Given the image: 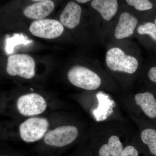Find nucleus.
Segmentation results:
<instances>
[{
  "mask_svg": "<svg viewBox=\"0 0 156 156\" xmlns=\"http://www.w3.org/2000/svg\"><path fill=\"white\" fill-rule=\"evenodd\" d=\"M154 22H155V24H156V17L155 19Z\"/></svg>",
  "mask_w": 156,
  "mask_h": 156,
  "instance_id": "nucleus-21",
  "label": "nucleus"
},
{
  "mask_svg": "<svg viewBox=\"0 0 156 156\" xmlns=\"http://www.w3.org/2000/svg\"><path fill=\"white\" fill-rule=\"evenodd\" d=\"M137 32L140 34L148 35L156 41V24L151 22H147L140 26L137 28Z\"/></svg>",
  "mask_w": 156,
  "mask_h": 156,
  "instance_id": "nucleus-16",
  "label": "nucleus"
},
{
  "mask_svg": "<svg viewBox=\"0 0 156 156\" xmlns=\"http://www.w3.org/2000/svg\"><path fill=\"white\" fill-rule=\"evenodd\" d=\"M35 62L26 54H15L9 56L7 72L10 75L18 76L26 79H32L35 75Z\"/></svg>",
  "mask_w": 156,
  "mask_h": 156,
  "instance_id": "nucleus-3",
  "label": "nucleus"
},
{
  "mask_svg": "<svg viewBox=\"0 0 156 156\" xmlns=\"http://www.w3.org/2000/svg\"><path fill=\"white\" fill-rule=\"evenodd\" d=\"M105 61L108 67L113 71L133 74L138 66V61L135 57L126 55L119 48L109 49L107 52Z\"/></svg>",
  "mask_w": 156,
  "mask_h": 156,
  "instance_id": "nucleus-1",
  "label": "nucleus"
},
{
  "mask_svg": "<svg viewBox=\"0 0 156 156\" xmlns=\"http://www.w3.org/2000/svg\"><path fill=\"white\" fill-rule=\"evenodd\" d=\"M67 77L73 85L86 90H95L101 84V79L97 74L81 66L72 67L68 73Z\"/></svg>",
  "mask_w": 156,
  "mask_h": 156,
  "instance_id": "nucleus-2",
  "label": "nucleus"
},
{
  "mask_svg": "<svg viewBox=\"0 0 156 156\" xmlns=\"http://www.w3.org/2000/svg\"><path fill=\"white\" fill-rule=\"evenodd\" d=\"M76 1L79 3H85L89 2V1H91V0H76Z\"/></svg>",
  "mask_w": 156,
  "mask_h": 156,
  "instance_id": "nucleus-19",
  "label": "nucleus"
},
{
  "mask_svg": "<svg viewBox=\"0 0 156 156\" xmlns=\"http://www.w3.org/2000/svg\"><path fill=\"white\" fill-rule=\"evenodd\" d=\"M138 20L128 12L120 15L119 22L115 30V36L117 39L126 38L134 33Z\"/></svg>",
  "mask_w": 156,
  "mask_h": 156,
  "instance_id": "nucleus-10",
  "label": "nucleus"
},
{
  "mask_svg": "<svg viewBox=\"0 0 156 156\" xmlns=\"http://www.w3.org/2000/svg\"><path fill=\"white\" fill-rule=\"evenodd\" d=\"M47 106L44 98L36 93L23 95L18 98L17 102L18 112L25 116H33L43 113Z\"/></svg>",
  "mask_w": 156,
  "mask_h": 156,
  "instance_id": "nucleus-5",
  "label": "nucleus"
},
{
  "mask_svg": "<svg viewBox=\"0 0 156 156\" xmlns=\"http://www.w3.org/2000/svg\"><path fill=\"white\" fill-rule=\"evenodd\" d=\"M29 30L35 36L52 39L60 36L63 33L64 27L61 23L56 20L43 19L32 23Z\"/></svg>",
  "mask_w": 156,
  "mask_h": 156,
  "instance_id": "nucleus-7",
  "label": "nucleus"
},
{
  "mask_svg": "<svg viewBox=\"0 0 156 156\" xmlns=\"http://www.w3.org/2000/svg\"><path fill=\"white\" fill-rule=\"evenodd\" d=\"M121 156H138V152L134 147L128 146L123 150Z\"/></svg>",
  "mask_w": 156,
  "mask_h": 156,
  "instance_id": "nucleus-18",
  "label": "nucleus"
},
{
  "mask_svg": "<svg viewBox=\"0 0 156 156\" xmlns=\"http://www.w3.org/2000/svg\"><path fill=\"white\" fill-rule=\"evenodd\" d=\"M154 83H156V79L155 80Z\"/></svg>",
  "mask_w": 156,
  "mask_h": 156,
  "instance_id": "nucleus-22",
  "label": "nucleus"
},
{
  "mask_svg": "<svg viewBox=\"0 0 156 156\" xmlns=\"http://www.w3.org/2000/svg\"><path fill=\"white\" fill-rule=\"evenodd\" d=\"M134 98L136 104L147 116L151 119L156 118V100L152 94L148 92L138 93Z\"/></svg>",
  "mask_w": 156,
  "mask_h": 156,
  "instance_id": "nucleus-11",
  "label": "nucleus"
},
{
  "mask_svg": "<svg viewBox=\"0 0 156 156\" xmlns=\"http://www.w3.org/2000/svg\"><path fill=\"white\" fill-rule=\"evenodd\" d=\"M141 140L148 147L151 154L156 156V130L153 128L144 129L141 133Z\"/></svg>",
  "mask_w": 156,
  "mask_h": 156,
  "instance_id": "nucleus-14",
  "label": "nucleus"
},
{
  "mask_svg": "<svg viewBox=\"0 0 156 156\" xmlns=\"http://www.w3.org/2000/svg\"><path fill=\"white\" fill-rule=\"evenodd\" d=\"M82 9L74 2L68 3L60 16V23L66 28H76L80 22Z\"/></svg>",
  "mask_w": 156,
  "mask_h": 156,
  "instance_id": "nucleus-8",
  "label": "nucleus"
},
{
  "mask_svg": "<svg viewBox=\"0 0 156 156\" xmlns=\"http://www.w3.org/2000/svg\"><path fill=\"white\" fill-rule=\"evenodd\" d=\"M79 135L76 127L73 126H62L47 133L44 141L47 145L54 147H63L73 142Z\"/></svg>",
  "mask_w": 156,
  "mask_h": 156,
  "instance_id": "nucleus-6",
  "label": "nucleus"
},
{
  "mask_svg": "<svg viewBox=\"0 0 156 156\" xmlns=\"http://www.w3.org/2000/svg\"><path fill=\"white\" fill-rule=\"evenodd\" d=\"M91 6L106 21H109L113 17L118 9L117 0H93Z\"/></svg>",
  "mask_w": 156,
  "mask_h": 156,
  "instance_id": "nucleus-12",
  "label": "nucleus"
},
{
  "mask_svg": "<svg viewBox=\"0 0 156 156\" xmlns=\"http://www.w3.org/2000/svg\"><path fill=\"white\" fill-rule=\"evenodd\" d=\"M34 2H42V1H49V0H31Z\"/></svg>",
  "mask_w": 156,
  "mask_h": 156,
  "instance_id": "nucleus-20",
  "label": "nucleus"
},
{
  "mask_svg": "<svg viewBox=\"0 0 156 156\" xmlns=\"http://www.w3.org/2000/svg\"><path fill=\"white\" fill-rule=\"evenodd\" d=\"M55 4L53 1H42L27 7L23 11L26 17L30 19L39 20L44 19L54 10Z\"/></svg>",
  "mask_w": 156,
  "mask_h": 156,
  "instance_id": "nucleus-9",
  "label": "nucleus"
},
{
  "mask_svg": "<svg viewBox=\"0 0 156 156\" xmlns=\"http://www.w3.org/2000/svg\"><path fill=\"white\" fill-rule=\"evenodd\" d=\"M49 127V122L45 118H30L20 126V137L26 142H36L45 136Z\"/></svg>",
  "mask_w": 156,
  "mask_h": 156,
  "instance_id": "nucleus-4",
  "label": "nucleus"
},
{
  "mask_svg": "<svg viewBox=\"0 0 156 156\" xmlns=\"http://www.w3.org/2000/svg\"><path fill=\"white\" fill-rule=\"evenodd\" d=\"M126 2L129 5L134 6L139 11H147L153 8V5L149 0H126Z\"/></svg>",
  "mask_w": 156,
  "mask_h": 156,
  "instance_id": "nucleus-17",
  "label": "nucleus"
},
{
  "mask_svg": "<svg viewBox=\"0 0 156 156\" xmlns=\"http://www.w3.org/2000/svg\"><path fill=\"white\" fill-rule=\"evenodd\" d=\"M23 36L17 34L14 37L8 39L6 44V52L9 54L12 53L13 51V48L17 44H27L29 43H30V41H27L25 40Z\"/></svg>",
  "mask_w": 156,
  "mask_h": 156,
  "instance_id": "nucleus-15",
  "label": "nucleus"
},
{
  "mask_svg": "<svg viewBox=\"0 0 156 156\" xmlns=\"http://www.w3.org/2000/svg\"><path fill=\"white\" fill-rule=\"evenodd\" d=\"M123 150L119 138L112 135L109 138L108 143L103 144L99 151V156H121Z\"/></svg>",
  "mask_w": 156,
  "mask_h": 156,
  "instance_id": "nucleus-13",
  "label": "nucleus"
}]
</instances>
